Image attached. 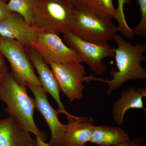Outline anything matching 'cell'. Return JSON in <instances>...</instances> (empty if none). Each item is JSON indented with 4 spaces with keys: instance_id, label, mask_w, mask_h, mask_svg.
Listing matches in <instances>:
<instances>
[{
    "instance_id": "1",
    "label": "cell",
    "mask_w": 146,
    "mask_h": 146,
    "mask_svg": "<svg viewBox=\"0 0 146 146\" xmlns=\"http://www.w3.org/2000/svg\"><path fill=\"white\" fill-rule=\"evenodd\" d=\"M114 40L117 45V48H113L117 71L111 70L110 75L112 78L109 80L94 76L93 78L94 81L107 84L106 94L108 95L129 80L146 79V70L142 66V62L146 60V56H144L146 51V44L132 45L117 34L114 36Z\"/></svg>"
},
{
    "instance_id": "2",
    "label": "cell",
    "mask_w": 146,
    "mask_h": 146,
    "mask_svg": "<svg viewBox=\"0 0 146 146\" xmlns=\"http://www.w3.org/2000/svg\"><path fill=\"white\" fill-rule=\"evenodd\" d=\"M27 89L11 73H7L0 88V100L6 105L5 112L22 128L46 141V133L39 130L35 122V100L29 96Z\"/></svg>"
},
{
    "instance_id": "3",
    "label": "cell",
    "mask_w": 146,
    "mask_h": 146,
    "mask_svg": "<svg viewBox=\"0 0 146 146\" xmlns=\"http://www.w3.org/2000/svg\"><path fill=\"white\" fill-rule=\"evenodd\" d=\"M74 7L69 0H37L32 26L39 33L58 35L70 32Z\"/></svg>"
},
{
    "instance_id": "4",
    "label": "cell",
    "mask_w": 146,
    "mask_h": 146,
    "mask_svg": "<svg viewBox=\"0 0 146 146\" xmlns=\"http://www.w3.org/2000/svg\"><path fill=\"white\" fill-rule=\"evenodd\" d=\"M118 31L117 27L111 21L103 20L75 6L70 33L80 39L98 44L109 45Z\"/></svg>"
},
{
    "instance_id": "5",
    "label": "cell",
    "mask_w": 146,
    "mask_h": 146,
    "mask_svg": "<svg viewBox=\"0 0 146 146\" xmlns=\"http://www.w3.org/2000/svg\"><path fill=\"white\" fill-rule=\"evenodd\" d=\"M0 52L8 60L17 81L27 87L29 84L42 86L27 48L16 40L0 36Z\"/></svg>"
},
{
    "instance_id": "6",
    "label": "cell",
    "mask_w": 146,
    "mask_h": 146,
    "mask_svg": "<svg viewBox=\"0 0 146 146\" xmlns=\"http://www.w3.org/2000/svg\"><path fill=\"white\" fill-rule=\"evenodd\" d=\"M46 63L49 65L58 82L60 91L70 101L83 98V82L89 83L92 81V76H86L87 73L82 63L75 62L62 64L48 61Z\"/></svg>"
},
{
    "instance_id": "7",
    "label": "cell",
    "mask_w": 146,
    "mask_h": 146,
    "mask_svg": "<svg viewBox=\"0 0 146 146\" xmlns=\"http://www.w3.org/2000/svg\"><path fill=\"white\" fill-rule=\"evenodd\" d=\"M63 34L67 46L76 52L95 74H102L105 72L106 66L103 60L107 57H114L113 48L109 45H100L87 42L71 33Z\"/></svg>"
},
{
    "instance_id": "8",
    "label": "cell",
    "mask_w": 146,
    "mask_h": 146,
    "mask_svg": "<svg viewBox=\"0 0 146 146\" xmlns=\"http://www.w3.org/2000/svg\"><path fill=\"white\" fill-rule=\"evenodd\" d=\"M31 47L41 54L46 63L83 62L76 52L65 44L58 35L55 33H39L36 42Z\"/></svg>"
},
{
    "instance_id": "9",
    "label": "cell",
    "mask_w": 146,
    "mask_h": 146,
    "mask_svg": "<svg viewBox=\"0 0 146 146\" xmlns=\"http://www.w3.org/2000/svg\"><path fill=\"white\" fill-rule=\"evenodd\" d=\"M27 88L34 95L35 108L41 113L49 127L51 138L49 144L52 146H61L65 125L58 119V115L60 114L59 111L55 110L50 104L47 92L42 86L29 84Z\"/></svg>"
},
{
    "instance_id": "10",
    "label": "cell",
    "mask_w": 146,
    "mask_h": 146,
    "mask_svg": "<svg viewBox=\"0 0 146 146\" xmlns=\"http://www.w3.org/2000/svg\"><path fill=\"white\" fill-rule=\"evenodd\" d=\"M38 33L21 15L15 12L0 22V36L16 40L27 49L31 48L36 42Z\"/></svg>"
},
{
    "instance_id": "11",
    "label": "cell",
    "mask_w": 146,
    "mask_h": 146,
    "mask_svg": "<svg viewBox=\"0 0 146 146\" xmlns=\"http://www.w3.org/2000/svg\"><path fill=\"white\" fill-rule=\"evenodd\" d=\"M30 58L33 67L38 75L42 87L47 93L51 95L58 105L59 113L67 116V119L73 117L65 109L60 99V90L59 84L51 69L44 60L41 54L33 48L28 49Z\"/></svg>"
},
{
    "instance_id": "12",
    "label": "cell",
    "mask_w": 146,
    "mask_h": 146,
    "mask_svg": "<svg viewBox=\"0 0 146 146\" xmlns=\"http://www.w3.org/2000/svg\"><path fill=\"white\" fill-rule=\"evenodd\" d=\"M68 120L61 146H84L90 142L94 126L93 118L74 116Z\"/></svg>"
},
{
    "instance_id": "13",
    "label": "cell",
    "mask_w": 146,
    "mask_h": 146,
    "mask_svg": "<svg viewBox=\"0 0 146 146\" xmlns=\"http://www.w3.org/2000/svg\"><path fill=\"white\" fill-rule=\"evenodd\" d=\"M146 97V89L143 87L137 89L130 87L123 91L112 106V114L115 122L119 125H123L125 115L129 109H145L143 98Z\"/></svg>"
},
{
    "instance_id": "14",
    "label": "cell",
    "mask_w": 146,
    "mask_h": 146,
    "mask_svg": "<svg viewBox=\"0 0 146 146\" xmlns=\"http://www.w3.org/2000/svg\"><path fill=\"white\" fill-rule=\"evenodd\" d=\"M0 146H36V140L10 117L0 119Z\"/></svg>"
},
{
    "instance_id": "15",
    "label": "cell",
    "mask_w": 146,
    "mask_h": 146,
    "mask_svg": "<svg viewBox=\"0 0 146 146\" xmlns=\"http://www.w3.org/2000/svg\"><path fill=\"white\" fill-rule=\"evenodd\" d=\"M128 134L121 127L109 125L94 126L90 142L102 146H114L130 141Z\"/></svg>"
},
{
    "instance_id": "16",
    "label": "cell",
    "mask_w": 146,
    "mask_h": 146,
    "mask_svg": "<svg viewBox=\"0 0 146 146\" xmlns=\"http://www.w3.org/2000/svg\"><path fill=\"white\" fill-rule=\"evenodd\" d=\"M75 6L106 21H111L116 13L113 0H75Z\"/></svg>"
},
{
    "instance_id": "17",
    "label": "cell",
    "mask_w": 146,
    "mask_h": 146,
    "mask_svg": "<svg viewBox=\"0 0 146 146\" xmlns=\"http://www.w3.org/2000/svg\"><path fill=\"white\" fill-rule=\"evenodd\" d=\"M37 0H9L7 7L11 12L21 15L30 25L32 26L33 16Z\"/></svg>"
},
{
    "instance_id": "18",
    "label": "cell",
    "mask_w": 146,
    "mask_h": 146,
    "mask_svg": "<svg viewBox=\"0 0 146 146\" xmlns=\"http://www.w3.org/2000/svg\"><path fill=\"white\" fill-rule=\"evenodd\" d=\"M131 1V0H117L118 7L116 9V13L114 17L118 22V31L128 39H133L134 35L133 30L129 27L126 21L124 5L125 4H128Z\"/></svg>"
},
{
    "instance_id": "19",
    "label": "cell",
    "mask_w": 146,
    "mask_h": 146,
    "mask_svg": "<svg viewBox=\"0 0 146 146\" xmlns=\"http://www.w3.org/2000/svg\"><path fill=\"white\" fill-rule=\"evenodd\" d=\"M137 4L140 7L141 19L140 23L133 29L134 35L146 36V0H137Z\"/></svg>"
},
{
    "instance_id": "20",
    "label": "cell",
    "mask_w": 146,
    "mask_h": 146,
    "mask_svg": "<svg viewBox=\"0 0 146 146\" xmlns=\"http://www.w3.org/2000/svg\"><path fill=\"white\" fill-rule=\"evenodd\" d=\"M11 13L7 7V3L0 1V22L7 18Z\"/></svg>"
},
{
    "instance_id": "21",
    "label": "cell",
    "mask_w": 146,
    "mask_h": 146,
    "mask_svg": "<svg viewBox=\"0 0 146 146\" xmlns=\"http://www.w3.org/2000/svg\"><path fill=\"white\" fill-rule=\"evenodd\" d=\"M144 141H145V137L144 136H141V137L133 139V140H130L124 143L110 146H142L143 145ZM101 146H108L102 145Z\"/></svg>"
},
{
    "instance_id": "22",
    "label": "cell",
    "mask_w": 146,
    "mask_h": 146,
    "mask_svg": "<svg viewBox=\"0 0 146 146\" xmlns=\"http://www.w3.org/2000/svg\"><path fill=\"white\" fill-rule=\"evenodd\" d=\"M1 55L2 54L0 52V71L5 73L8 72V68L7 67Z\"/></svg>"
},
{
    "instance_id": "23",
    "label": "cell",
    "mask_w": 146,
    "mask_h": 146,
    "mask_svg": "<svg viewBox=\"0 0 146 146\" xmlns=\"http://www.w3.org/2000/svg\"><path fill=\"white\" fill-rule=\"evenodd\" d=\"M36 146H52L49 144L47 143L45 141H43L39 137H36Z\"/></svg>"
},
{
    "instance_id": "24",
    "label": "cell",
    "mask_w": 146,
    "mask_h": 146,
    "mask_svg": "<svg viewBox=\"0 0 146 146\" xmlns=\"http://www.w3.org/2000/svg\"><path fill=\"white\" fill-rule=\"evenodd\" d=\"M6 73L0 71V88H1V86L3 80L5 76V74Z\"/></svg>"
},
{
    "instance_id": "25",
    "label": "cell",
    "mask_w": 146,
    "mask_h": 146,
    "mask_svg": "<svg viewBox=\"0 0 146 146\" xmlns=\"http://www.w3.org/2000/svg\"><path fill=\"white\" fill-rule=\"evenodd\" d=\"M69 1H70L71 2L73 3L75 5V0H69Z\"/></svg>"
},
{
    "instance_id": "26",
    "label": "cell",
    "mask_w": 146,
    "mask_h": 146,
    "mask_svg": "<svg viewBox=\"0 0 146 146\" xmlns=\"http://www.w3.org/2000/svg\"><path fill=\"white\" fill-rule=\"evenodd\" d=\"M0 1H2L4 2L7 3V1H9V0H0Z\"/></svg>"
}]
</instances>
